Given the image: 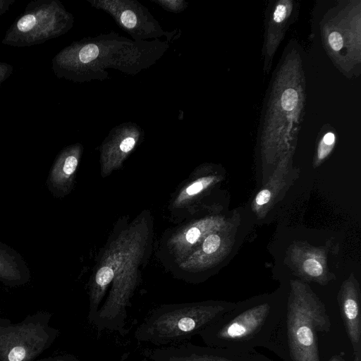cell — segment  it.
Listing matches in <instances>:
<instances>
[{
  "label": "cell",
  "mask_w": 361,
  "mask_h": 361,
  "mask_svg": "<svg viewBox=\"0 0 361 361\" xmlns=\"http://www.w3.org/2000/svg\"><path fill=\"white\" fill-rule=\"evenodd\" d=\"M286 306L268 300L235 305L198 334L205 345L238 351L267 347Z\"/></svg>",
  "instance_id": "cell-1"
},
{
  "label": "cell",
  "mask_w": 361,
  "mask_h": 361,
  "mask_svg": "<svg viewBox=\"0 0 361 361\" xmlns=\"http://www.w3.org/2000/svg\"><path fill=\"white\" fill-rule=\"evenodd\" d=\"M331 321L319 301L304 291H296L267 348L286 344V361H320L318 334L328 333Z\"/></svg>",
  "instance_id": "cell-2"
},
{
  "label": "cell",
  "mask_w": 361,
  "mask_h": 361,
  "mask_svg": "<svg viewBox=\"0 0 361 361\" xmlns=\"http://www.w3.org/2000/svg\"><path fill=\"white\" fill-rule=\"evenodd\" d=\"M235 304L206 302L167 305L149 313L135 331L141 343L167 347L184 343L207 327Z\"/></svg>",
  "instance_id": "cell-3"
},
{
  "label": "cell",
  "mask_w": 361,
  "mask_h": 361,
  "mask_svg": "<svg viewBox=\"0 0 361 361\" xmlns=\"http://www.w3.org/2000/svg\"><path fill=\"white\" fill-rule=\"evenodd\" d=\"M52 315L38 311L13 323L0 317V361H34L56 340L59 331L50 324Z\"/></svg>",
  "instance_id": "cell-4"
},
{
  "label": "cell",
  "mask_w": 361,
  "mask_h": 361,
  "mask_svg": "<svg viewBox=\"0 0 361 361\" xmlns=\"http://www.w3.org/2000/svg\"><path fill=\"white\" fill-rule=\"evenodd\" d=\"M70 24L71 17L59 1H32L8 28L1 42L18 47L40 44L64 33Z\"/></svg>",
  "instance_id": "cell-5"
},
{
  "label": "cell",
  "mask_w": 361,
  "mask_h": 361,
  "mask_svg": "<svg viewBox=\"0 0 361 361\" xmlns=\"http://www.w3.org/2000/svg\"><path fill=\"white\" fill-rule=\"evenodd\" d=\"M145 356L152 361H272L257 350L238 351L190 343L148 349Z\"/></svg>",
  "instance_id": "cell-6"
},
{
  "label": "cell",
  "mask_w": 361,
  "mask_h": 361,
  "mask_svg": "<svg viewBox=\"0 0 361 361\" xmlns=\"http://www.w3.org/2000/svg\"><path fill=\"white\" fill-rule=\"evenodd\" d=\"M341 314L353 348V361H361V313L357 295L347 289L340 300Z\"/></svg>",
  "instance_id": "cell-7"
},
{
  "label": "cell",
  "mask_w": 361,
  "mask_h": 361,
  "mask_svg": "<svg viewBox=\"0 0 361 361\" xmlns=\"http://www.w3.org/2000/svg\"><path fill=\"white\" fill-rule=\"evenodd\" d=\"M30 271L23 257L13 247L0 241V282L10 287L26 284Z\"/></svg>",
  "instance_id": "cell-8"
},
{
  "label": "cell",
  "mask_w": 361,
  "mask_h": 361,
  "mask_svg": "<svg viewBox=\"0 0 361 361\" xmlns=\"http://www.w3.org/2000/svg\"><path fill=\"white\" fill-rule=\"evenodd\" d=\"M78 157L74 149L62 152L54 163L46 184L54 195H59L66 191L68 182L78 166Z\"/></svg>",
  "instance_id": "cell-9"
},
{
  "label": "cell",
  "mask_w": 361,
  "mask_h": 361,
  "mask_svg": "<svg viewBox=\"0 0 361 361\" xmlns=\"http://www.w3.org/2000/svg\"><path fill=\"white\" fill-rule=\"evenodd\" d=\"M298 100L297 92L291 88L286 90L282 94L281 97V106L286 111L293 110Z\"/></svg>",
  "instance_id": "cell-10"
},
{
  "label": "cell",
  "mask_w": 361,
  "mask_h": 361,
  "mask_svg": "<svg viewBox=\"0 0 361 361\" xmlns=\"http://www.w3.org/2000/svg\"><path fill=\"white\" fill-rule=\"evenodd\" d=\"M114 274L111 268L103 267L98 270L95 276L97 285L103 288L112 281Z\"/></svg>",
  "instance_id": "cell-11"
},
{
  "label": "cell",
  "mask_w": 361,
  "mask_h": 361,
  "mask_svg": "<svg viewBox=\"0 0 361 361\" xmlns=\"http://www.w3.org/2000/svg\"><path fill=\"white\" fill-rule=\"evenodd\" d=\"M305 271L312 276H319L322 272V267L321 264L314 259H307L303 263Z\"/></svg>",
  "instance_id": "cell-12"
},
{
  "label": "cell",
  "mask_w": 361,
  "mask_h": 361,
  "mask_svg": "<svg viewBox=\"0 0 361 361\" xmlns=\"http://www.w3.org/2000/svg\"><path fill=\"white\" fill-rule=\"evenodd\" d=\"M220 243V238L217 235H210L203 243V251L207 254L214 252L219 248Z\"/></svg>",
  "instance_id": "cell-13"
},
{
  "label": "cell",
  "mask_w": 361,
  "mask_h": 361,
  "mask_svg": "<svg viewBox=\"0 0 361 361\" xmlns=\"http://www.w3.org/2000/svg\"><path fill=\"white\" fill-rule=\"evenodd\" d=\"M329 43L334 51H339L343 44L341 35L338 32H333L329 36Z\"/></svg>",
  "instance_id": "cell-14"
},
{
  "label": "cell",
  "mask_w": 361,
  "mask_h": 361,
  "mask_svg": "<svg viewBox=\"0 0 361 361\" xmlns=\"http://www.w3.org/2000/svg\"><path fill=\"white\" fill-rule=\"evenodd\" d=\"M121 20L122 24L128 28L134 27L137 22L135 14L130 11L123 12L121 16Z\"/></svg>",
  "instance_id": "cell-15"
},
{
  "label": "cell",
  "mask_w": 361,
  "mask_h": 361,
  "mask_svg": "<svg viewBox=\"0 0 361 361\" xmlns=\"http://www.w3.org/2000/svg\"><path fill=\"white\" fill-rule=\"evenodd\" d=\"M13 67L11 64L0 61V85L13 73Z\"/></svg>",
  "instance_id": "cell-16"
},
{
  "label": "cell",
  "mask_w": 361,
  "mask_h": 361,
  "mask_svg": "<svg viewBox=\"0 0 361 361\" xmlns=\"http://www.w3.org/2000/svg\"><path fill=\"white\" fill-rule=\"evenodd\" d=\"M286 16V7L283 4H279L274 13V20L276 23H280L284 20Z\"/></svg>",
  "instance_id": "cell-17"
},
{
  "label": "cell",
  "mask_w": 361,
  "mask_h": 361,
  "mask_svg": "<svg viewBox=\"0 0 361 361\" xmlns=\"http://www.w3.org/2000/svg\"><path fill=\"white\" fill-rule=\"evenodd\" d=\"M270 197V192L268 190H263L257 194L255 200L257 204L262 205L269 202Z\"/></svg>",
  "instance_id": "cell-18"
},
{
  "label": "cell",
  "mask_w": 361,
  "mask_h": 361,
  "mask_svg": "<svg viewBox=\"0 0 361 361\" xmlns=\"http://www.w3.org/2000/svg\"><path fill=\"white\" fill-rule=\"evenodd\" d=\"M200 235V231L198 228L193 227L191 228L186 233L185 238L186 240L190 243H194L199 238Z\"/></svg>",
  "instance_id": "cell-19"
},
{
  "label": "cell",
  "mask_w": 361,
  "mask_h": 361,
  "mask_svg": "<svg viewBox=\"0 0 361 361\" xmlns=\"http://www.w3.org/2000/svg\"><path fill=\"white\" fill-rule=\"evenodd\" d=\"M135 145V140L133 137H127L123 140L120 145L121 149L124 152L131 150Z\"/></svg>",
  "instance_id": "cell-20"
},
{
  "label": "cell",
  "mask_w": 361,
  "mask_h": 361,
  "mask_svg": "<svg viewBox=\"0 0 361 361\" xmlns=\"http://www.w3.org/2000/svg\"><path fill=\"white\" fill-rule=\"evenodd\" d=\"M331 145H327L322 141L319 144L318 149V157L319 159L324 158L330 152Z\"/></svg>",
  "instance_id": "cell-21"
},
{
  "label": "cell",
  "mask_w": 361,
  "mask_h": 361,
  "mask_svg": "<svg viewBox=\"0 0 361 361\" xmlns=\"http://www.w3.org/2000/svg\"><path fill=\"white\" fill-rule=\"evenodd\" d=\"M16 0H0V16L8 11Z\"/></svg>",
  "instance_id": "cell-22"
},
{
  "label": "cell",
  "mask_w": 361,
  "mask_h": 361,
  "mask_svg": "<svg viewBox=\"0 0 361 361\" xmlns=\"http://www.w3.org/2000/svg\"><path fill=\"white\" fill-rule=\"evenodd\" d=\"M202 184L200 182H197L190 185L186 191L189 195H194L199 192L202 189Z\"/></svg>",
  "instance_id": "cell-23"
},
{
  "label": "cell",
  "mask_w": 361,
  "mask_h": 361,
  "mask_svg": "<svg viewBox=\"0 0 361 361\" xmlns=\"http://www.w3.org/2000/svg\"><path fill=\"white\" fill-rule=\"evenodd\" d=\"M54 361H79L74 355L63 354L55 355Z\"/></svg>",
  "instance_id": "cell-24"
},
{
  "label": "cell",
  "mask_w": 361,
  "mask_h": 361,
  "mask_svg": "<svg viewBox=\"0 0 361 361\" xmlns=\"http://www.w3.org/2000/svg\"><path fill=\"white\" fill-rule=\"evenodd\" d=\"M335 140V136L332 133H327L323 137V142L327 145H332Z\"/></svg>",
  "instance_id": "cell-25"
},
{
  "label": "cell",
  "mask_w": 361,
  "mask_h": 361,
  "mask_svg": "<svg viewBox=\"0 0 361 361\" xmlns=\"http://www.w3.org/2000/svg\"><path fill=\"white\" fill-rule=\"evenodd\" d=\"M329 361H345L343 358H342L341 356L335 355L332 357Z\"/></svg>",
  "instance_id": "cell-26"
},
{
  "label": "cell",
  "mask_w": 361,
  "mask_h": 361,
  "mask_svg": "<svg viewBox=\"0 0 361 361\" xmlns=\"http://www.w3.org/2000/svg\"><path fill=\"white\" fill-rule=\"evenodd\" d=\"M54 359H55V356H51V357H47L42 358V359L38 360L37 361H54Z\"/></svg>",
  "instance_id": "cell-27"
},
{
  "label": "cell",
  "mask_w": 361,
  "mask_h": 361,
  "mask_svg": "<svg viewBox=\"0 0 361 361\" xmlns=\"http://www.w3.org/2000/svg\"><path fill=\"white\" fill-rule=\"evenodd\" d=\"M139 361H146L145 360H139Z\"/></svg>",
  "instance_id": "cell-28"
},
{
  "label": "cell",
  "mask_w": 361,
  "mask_h": 361,
  "mask_svg": "<svg viewBox=\"0 0 361 361\" xmlns=\"http://www.w3.org/2000/svg\"><path fill=\"white\" fill-rule=\"evenodd\" d=\"M1 307H0V314H1Z\"/></svg>",
  "instance_id": "cell-29"
}]
</instances>
